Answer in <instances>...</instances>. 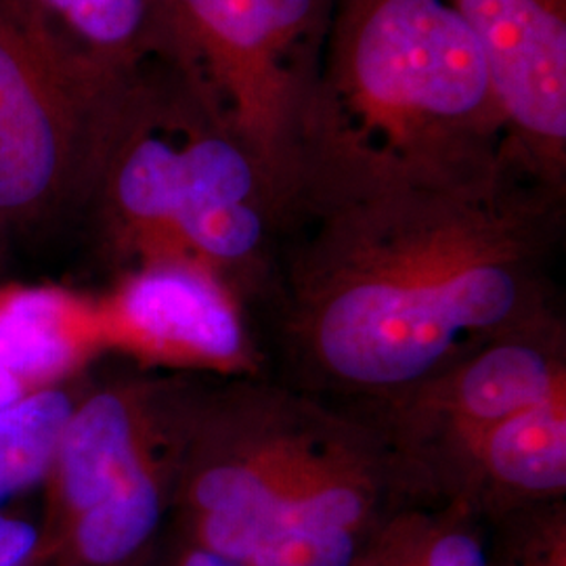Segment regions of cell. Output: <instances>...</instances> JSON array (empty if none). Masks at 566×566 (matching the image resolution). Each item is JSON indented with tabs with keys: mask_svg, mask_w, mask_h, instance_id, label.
<instances>
[{
	"mask_svg": "<svg viewBox=\"0 0 566 566\" xmlns=\"http://www.w3.org/2000/svg\"><path fill=\"white\" fill-rule=\"evenodd\" d=\"M565 191L506 156L432 170L306 151L263 311L283 380L369 407L563 317Z\"/></svg>",
	"mask_w": 566,
	"mask_h": 566,
	"instance_id": "obj_1",
	"label": "cell"
},
{
	"mask_svg": "<svg viewBox=\"0 0 566 566\" xmlns=\"http://www.w3.org/2000/svg\"><path fill=\"white\" fill-rule=\"evenodd\" d=\"M409 504L367 411L264 374L203 382L170 516L233 565L359 566Z\"/></svg>",
	"mask_w": 566,
	"mask_h": 566,
	"instance_id": "obj_2",
	"label": "cell"
},
{
	"mask_svg": "<svg viewBox=\"0 0 566 566\" xmlns=\"http://www.w3.org/2000/svg\"><path fill=\"white\" fill-rule=\"evenodd\" d=\"M91 200L124 271L193 264L252 317L263 308L292 191L177 63L128 82Z\"/></svg>",
	"mask_w": 566,
	"mask_h": 566,
	"instance_id": "obj_3",
	"label": "cell"
},
{
	"mask_svg": "<svg viewBox=\"0 0 566 566\" xmlns=\"http://www.w3.org/2000/svg\"><path fill=\"white\" fill-rule=\"evenodd\" d=\"M306 151L432 170L510 156L485 55L449 0L329 2Z\"/></svg>",
	"mask_w": 566,
	"mask_h": 566,
	"instance_id": "obj_4",
	"label": "cell"
},
{
	"mask_svg": "<svg viewBox=\"0 0 566 566\" xmlns=\"http://www.w3.org/2000/svg\"><path fill=\"white\" fill-rule=\"evenodd\" d=\"M413 502L486 523L566 495L565 317L493 340L420 385L361 407Z\"/></svg>",
	"mask_w": 566,
	"mask_h": 566,
	"instance_id": "obj_5",
	"label": "cell"
},
{
	"mask_svg": "<svg viewBox=\"0 0 566 566\" xmlns=\"http://www.w3.org/2000/svg\"><path fill=\"white\" fill-rule=\"evenodd\" d=\"M133 76L84 63L21 0H0V235L91 200Z\"/></svg>",
	"mask_w": 566,
	"mask_h": 566,
	"instance_id": "obj_6",
	"label": "cell"
},
{
	"mask_svg": "<svg viewBox=\"0 0 566 566\" xmlns=\"http://www.w3.org/2000/svg\"><path fill=\"white\" fill-rule=\"evenodd\" d=\"M332 0H170V51L292 191Z\"/></svg>",
	"mask_w": 566,
	"mask_h": 566,
	"instance_id": "obj_7",
	"label": "cell"
},
{
	"mask_svg": "<svg viewBox=\"0 0 566 566\" xmlns=\"http://www.w3.org/2000/svg\"><path fill=\"white\" fill-rule=\"evenodd\" d=\"M93 301L105 353L147 369L212 380L269 374L254 317L223 283L193 264L122 271L116 285Z\"/></svg>",
	"mask_w": 566,
	"mask_h": 566,
	"instance_id": "obj_8",
	"label": "cell"
},
{
	"mask_svg": "<svg viewBox=\"0 0 566 566\" xmlns=\"http://www.w3.org/2000/svg\"><path fill=\"white\" fill-rule=\"evenodd\" d=\"M208 378L142 374L86 388L44 479L41 556L84 510L158 455L181 446Z\"/></svg>",
	"mask_w": 566,
	"mask_h": 566,
	"instance_id": "obj_9",
	"label": "cell"
},
{
	"mask_svg": "<svg viewBox=\"0 0 566 566\" xmlns=\"http://www.w3.org/2000/svg\"><path fill=\"white\" fill-rule=\"evenodd\" d=\"M485 55L507 154L566 193V0H449Z\"/></svg>",
	"mask_w": 566,
	"mask_h": 566,
	"instance_id": "obj_10",
	"label": "cell"
},
{
	"mask_svg": "<svg viewBox=\"0 0 566 566\" xmlns=\"http://www.w3.org/2000/svg\"><path fill=\"white\" fill-rule=\"evenodd\" d=\"M105 355L95 301L61 285L0 283V365L49 388Z\"/></svg>",
	"mask_w": 566,
	"mask_h": 566,
	"instance_id": "obj_11",
	"label": "cell"
},
{
	"mask_svg": "<svg viewBox=\"0 0 566 566\" xmlns=\"http://www.w3.org/2000/svg\"><path fill=\"white\" fill-rule=\"evenodd\" d=\"M182 446L143 465L65 526L49 552V566L151 565L172 512Z\"/></svg>",
	"mask_w": 566,
	"mask_h": 566,
	"instance_id": "obj_12",
	"label": "cell"
},
{
	"mask_svg": "<svg viewBox=\"0 0 566 566\" xmlns=\"http://www.w3.org/2000/svg\"><path fill=\"white\" fill-rule=\"evenodd\" d=\"M78 60L128 78L170 51V0H21Z\"/></svg>",
	"mask_w": 566,
	"mask_h": 566,
	"instance_id": "obj_13",
	"label": "cell"
},
{
	"mask_svg": "<svg viewBox=\"0 0 566 566\" xmlns=\"http://www.w3.org/2000/svg\"><path fill=\"white\" fill-rule=\"evenodd\" d=\"M88 386L82 374L0 409V507L44 483L61 432Z\"/></svg>",
	"mask_w": 566,
	"mask_h": 566,
	"instance_id": "obj_14",
	"label": "cell"
},
{
	"mask_svg": "<svg viewBox=\"0 0 566 566\" xmlns=\"http://www.w3.org/2000/svg\"><path fill=\"white\" fill-rule=\"evenodd\" d=\"M491 535L497 566H566L565 500L510 512Z\"/></svg>",
	"mask_w": 566,
	"mask_h": 566,
	"instance_id": "obj_15",
	"label": "cell"
},
{
	"mask_svg": "<svg viewBox=\"0 0 566 566\" xmlns=\"http://www.w3.org/2000/svg\"><path fill=\"white\" fill-rule=\"evenodd\" d=\"M41 556L39 525L0 510V566H34Z\"/></svg>",
	"mask_w": 566,
	"mask_h": 566,
	"instance_id": "obj_16",
	"label": "cell"
},
{
	"mask_svg": "<svg viewBox=\"0 0 566 566\" xmlns=\"http://www.w3.org/2000/svg\"><path fill=\"white\" fill-rule=\"evenodd\" d=\"M364 566H416L413 552L407 539L401 510L386 523L365 556Z\"/></svg>",
	"mask_w": 566,
	"mask_h": 566,
	"instance_id": "obj_17",
	"label": "cell"
},
{
	"mask_svg": "<svg viewBox=\"0 0 566 566\" xmlns=\"http://www.w3.org/2000/svg\"><path fill=\"white\" fill-rule=\"evenodd\" d=\"M149 566H238L229 560H224L221 556L206 552L202 547L189 546L182 544L179 539H175V546L170 547V552L164 556L163 560L156 565L151 563Z\"/></svg>",
	"mask_w": 566,
	"mask_h": 566,
	"instance_id": "obj_18",
	"label": "cell"
},
{
	"mask_svg": "<svg viewBox=\"0 0 566 566\" xmlns=\"http://www.w3.org/2000/svg\"><path fill=\"white\" fill-rule=\"evenodd\" d=\"M39 390H44V388L36 385V382H32L30 378L21 376L18 371L0 365V409L9 407L15 401H21L28 395H34Z\"/></svg>",
	"mask_w": 566,
	"mask_h": 566,
	"instance_id": "obj_19",
	"label": "cell"
},
{
	"mask_svg": "<svg viewBox=\"0 0 566 566\" xmlns=\"http://www.w3.org/2000/svg\"><path fill=\"white\" fill-rule=\"evenodd\" d=\"M34 566H46V563H39V565H34Z\"/></svg>",
	"mask_w": 566,
	"mask_h": 566,
	"instance_id": "obj_20",
	"label": "cell"
},
{
	"mask_svg": "<svg viewBox=\"0 0 566 566\" xmlns=\"http://www.w3.org/2000/svg\"><path fill=\"white\" fill-rule=\"evenodd\" d=\"M364 563H365V558H364V560H361V565H359V566H364Z\"/></svg>",
	"mask_w": 566,
	"mask_h": 566,
	"instance_id": "obj_21",
	"label": "cell"
}]
</instances>
